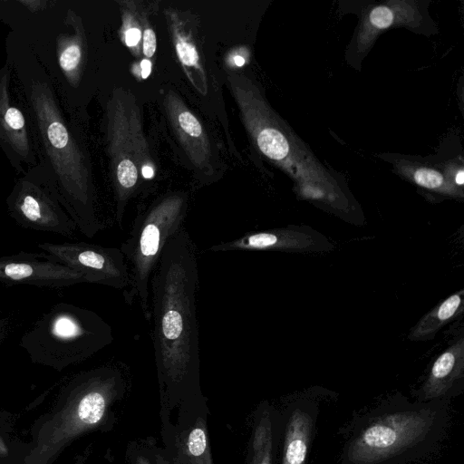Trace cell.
I'll return each mask as SVG.
<instances>
[{
    "instance_id": "6da1fadb",
    "label": "cell",
    "mask_w": 464,
    "mask_h": 464,
    "mask_svg": "<svg viewBox=\"0 0 464 464\" xmlns=\"http://www.w3.org/2000/svg\"><path fill=\"white\" fill-rule=\"evenodd\" d=\"M5 50V62L32 121L39 164L77 229L93 237L104 225L98 218L90 160L74 116L67 111L49 75L21 37L10 32Z\"/></svg>"
},
{
    "instance_id": "7a4b0ae2",
    "label": "cell",
    "mask_w": 464,
    "mask_h": 464,
    "mask_svg": "<svg viewBox=\"0 0 464 464\" xmlns=\"http://www.w3.org/2000/svg\"><path fill=\"white\" fill-rule=\"evenodd\" d=\"M197 248L183 227L163 247L150 281L151 340L160 402L169 411L205 396L200 385Z\"/></svg>"
},
{
    "instance_id": "3957f363",
    "label": "cell",
    "mask_w": 464,
    "mask_h": 464,
    "mask_svg": "<svg viewBox=\"0 0 464 464\" xmlns=\"http://www.w3.org/2000/svg\"><path fill=\"white\" fill-rule=\"evenodd\" d=\"M450 420V400L390 396L354 418L341 464H406L435 450Z\"/></svg>"
},
{
    "instance_id": "277c9868",
    "label": "cell",
    "mask_w": 464,
    "mask_h": 464,
    "mask_svg": "<svg viewBox=\"0 0 464 464\" xmlns=\"http://www.w3.org/2000/svg\"><path fill=\"white\" fill-rule=\"evenodd\" d=\"M228 88L243 124L260 152L284 169L305 196L333 201L339 187L334 179L294 137L246 75L227 72Z\"/></svg>"
},
{
    "instance_id": "5b68a950",
    "label": "cell",
    "mask_w": 464,
    "mask_h": 464,
    "mask_svg": "<svg viewBox=\"0 0 464 464\" xmlns=\"http://www.w3.org/2000/svg\"><path fill=\"white\" fill-rule=\"evenodd\" d=\"M128 387L118 365H106L79 376L63 408L41 428L37 444L24 464H50L72 440L94 430L108 431L116 421L114 408Z\"/></svg>"
},
{
    "instance_id": "8992f818",
    "label": "cell",
    "mask_w": 464,
    "mask_h": 464,
    "mask_svg": "<svg viewBox=\"0 0 464 464\" xmlns=\"http://www.w3.org/2000/svg\"><path fill=\"white\" fill-rule=\"evenodd\" d=\"M188 197L170 192L140 211L133 220L129 237L119 247L129 266L130 284L123 290L124 301L138 303L143 317L151 320L150 281L163 247L183 227Z\"/></svg>"
},
{
    "instance_id": "52a82bcc",
    "label": "cell",
    "mask_w": 464,
    "mask_h": 464,
    "mask_svg": "<svg viewBox=\"0 0 464 464\" xmlns=\"http://www.w3.org/2000/svg\"><path fill=\"white\" fill-rule=\"evenodd\" d=\"M105 123L115 217L121 227L128 201L139 188L140 177L151 179L155 170L134 94L122 88L114 89L106 103Z\"/></svg>"
},
{
    "instance_id": "ba28073f",
    "label": "cell",
    "mask_w": 464,
    "mask_h": 464,
    "mask_svg": "<svg viewBox=\"0 0 464 464\" xmlns=\"http://www.w3.org/2000/svg\"><path fill=\"white\" fill-rule=\"evenodd\" d=\"M160 436L163 446L154 442L159 464H214L208 433L209 409L206 396L178 406L176 422L168 405L160 402Z\"/></svg>"
},
{
    "instance_id": "9c48e42d",
    "label": "cell",
    "mask_w": 464,
    "mask_h": 464,
    "mask_svg": "<svg viewBox=\"0 0 464 464\" xmlns=\"http://www.w3.org/2000/svg\"><path fill=\"white\" fill-rule=\"evenodd\" d=\"M9 216L21 227L72 237L77 226L59 201L41 164L27 169L6 198Z\"/></svg>"
},
{
    "instance_id": "30bf717a",
    "label": "cell",
    "mask_w": 464,
    "mask_h": 464,
    "mask_svg": "<svg viewBox=\"0 0 464 464\" xmlns=\"http://www.w3.org/2000/svg\"><path fill=\"white\" fill-rule=\"evenodd\" d=\"M0 148L18 173L39 163L27 107L6 62L0 68Z\"/></svg>"
},
{
    "instance_id": "8fae6325",
    "label": "cell",
    "mask_w": 464,
    "mask_h": 464,
    "mask_svg": "<svg viewBox=\"0 0 464 464\" xmlns=\"http://www.w3.org/2000/svg\"><path fill=\"white\" fill-rule=\"evenodd\" d=\"M50 259L82 274L85 283L125 290L130 284L129 266L119 247L87 242L37 243Z\"/></svg>"
},
{
    "instance_id": "7c38bea8",
    "label": "cell",
    "mask_w": 464,
    "mask_h": 464,
    "mask_svg": "<svg viewBox=\"0 0 464 464\" xmlns=\"http://www.w3.org/2000/svg\"><path fill=\"white\" fill-rule=\"evenodd\" d=\"M0 283L61 288L85 283L83 276L44 253L20 252L0 256Z\"/></svg>"
},
{
    "instance_id": "4fadbf2b",
    "label": "cell",
    "mask_w": 464,
    "mask_h": 464,
    "mask_svg": "<svg viewBox=\"0 0 464 464\" xmlns=\"http://www.w3.org/2000/svg\"><path fill=\"white\" fill-rule=\"evenodd\" d=\"M279 464H307L316 431L319 404L312 397L291 398L281 411Z\"/></svg>"
},
{
    "instance_id": "5bb4252c",
    "label": "cell",
    "mask_w": 464,
    "mask_h": 464,
    "mask_svg": "<svg viewBox=\"0 0 464 464\" xmlns=\"http://www.w3.org/2000/svg\"><path fill=\"white\" fill-rule=\"evenodd\" d=\"M332 245L325 237L305 227H287L249 232L236 239L211 246L212 252L226 251H327Z\"/></svg>"
},
{
    "instance_id": "9a60e30c",
    "label": "cell",
    "mask_w": 464,
    "mask_h": 464,
    "mask_svg": "<svg viewBox=\"0 0 464 464\" xmlns=\"http://www.w3.org/2000/svg\"><path fill=\"white\" fill-rule=\"evenodd\" d=\"M164 105L174 132L191 163L212 175V148L199 120L171 90L165 95Z\"/></svg>"
},
{
    "instance_id": "2e32d148",
    "label": "cell",
    "mask_w": 464,
    "mask_h": 464,
    "mask_svg": "<svg viewBox=\"0 0 464 464\" xmlns=\"http://www.w3.org/2000/svg\"><path fill=\"white\" fill-rule=\"evenodd\" d=\"M165 16L178 59L195 89L205 95L208 93V79L202 56L198 24L192 14L167 8Z\"/></svg>"
},
{
    "instance_id": "e0dca14e",
    "label": "cell",
    "mask_w": 464,
    "mask_h": 464,
    "mask_svg": "<svg viewBox=\"0 0 464 464\" xmlns=\"http://www.w3.org/2000/svg\"><path fill=\"white\" fill-rule=\"evenodd\" d=\"M463 381L464 339L460 337L436 358L414 396L419 401L450 400L462 392Z\"/></svg>"
},
{
    "instance_id": "ac0fdd59",
    "label": "cell",
    "mask_w": 464,
    "mask_h": 464,
    "mask_svg": "<svg viewBox=\"0 0 464 464\" xmlns=\"http://www.w3.org/2000/svg\"><path fill=\"white\" fill-rule=\"evenodd\" d=\"M281 432V411L262 401L253 411L245 464H276Z\"/></svg>"
},
{
    "instance_id": "d6986e66",
    "label": "cell",
    "mask_w": 464,
    "mask_h": 464,
    "mask_svg": "<svg viewBox=\"0 0 464 464\" xmlns=\"http://www.w3.org/2000/svg\"><path fill=\"white\" fill-rule=\"evenodd\" d=\"M463 297L464 290L461 289L433 307L411 328L408 339L411 341L432 339L443 326L462 314Z\"/></svg>"
},
{
    "instance_id": "ffe728a7",
    "label": "cell",
    "mask_w": 464,
    "mask_h": 464,
    "mask_svg": "<svg viewBox=\"0 0 464 464\" xmlns=\"http://www.w3.org/2000/svg\"><path fill=\"white\" fill-rule=\"evenodd\" d=\"M119 5L122 18L121 39L133 55H139L142 43V6L134 1H121Z\"/></svg>"
},
{
    "instance_id": "44dd1931",
    "label": "cell",
    "mask_w": 464,
    "mask_h": 464,
    "mask_svg": "<svg viewBox=\"0 0 464 464\" xmlns=\"http://www.w3.org/2000/svg\"><path fill=\"white\" fill-rule=\"evenodd\" d=\"M407 176L420 188L447 195L462 197V189L457 188L449 179L436 169L416 167L406 171Z\"/></svg>"
},
{
    "instance_id": "7402d4cb",
    "label": "cell",
    "mask_w": 464,
    "mask_h": 464,
    "mask_svg": "<svg viewBox=\"0 0 464 464\" xmlns=\"http://www.w3.org/2000/svg\"><path fill=\"white\" fill-rule=\"evenodd\" d=\"M396 12L389 5H378L372 8L366 16L360 35L362 42L369 41L380 31L389 28L395 22Z\"/></svg>"
},
{
    "instance_id": "603a6c76",
    "label": "cell",
    "mask_w": 464,
    "mask_h": 464,
    "mask_svg": "<svg viewBox=\"0 0 464 464\" xmlns=\"http://www.w3.org/2000/svg\"><path fill=\"white\" fill-rule=\"evenodd\" d=\"M154 442L152 437L129 441L125 451L126 464H159L155 459Z\"/></svg>"
},
{
    "instance_id": "cb8c5ba5",
    "label": "cell",
    "mask_w": 464,
    "mask_h": 464,
    "mask_svg": "<svg viewBox=\"0 0 464 464\" xmlns=\"http://www.w3.org/2000/svg\"><path fill=\"white\" fill-rule=\"evenodd\" d=\"M157 48L155 31L149 19V7L142 6V43L141 51L145 59L153 57Z\"/></svg>"
},
{
    "instance_id": "d4e9b609",
    "label": "cell",
    "mask_w": 464,
    "mask_h": 464,
    "mask_svg": "<svg viewBox=\"0 0 464 464\" xmlns=\"http://www.w3.org/2000/svg\"><path fill=\"white\" fill-rule=\"evenodd\" d=\"M141 77L143 79L148 78L151 72V62L148 59H143L140 62Z\"/></svg>"
},
{
    "instance_id": "484cf974",
    "label": "cell",
    "mask_w": 464,
    "mask_h": 464,
    "mask_svg": "<svg viewBox=\"0 0 464 464\" xmlns=\"http://www.w3.org/2000/svg\"><path fill=\"white\" fill-rule=\"evenodd\" d=\"M9 454L8 448L3 439L0 437V457L4 458Z\"/></svg>"
},
{
    "instance_id": "4316f807",
    "label": "cell",
    "mask_w": 464,
    "mask_h": 464,
    "mask_svg": "<svg viewBox=\"0 0 464 464\" xmlns=\"http://www.w3.org/2000/svg\"><path fill=\"white\" fill-rule=\"evenodd\" d=\"M234 61H235L236 64L238 66H242L245 63V60L242 56H236L234 58Z\"/></svg>"
}]
</instances>
